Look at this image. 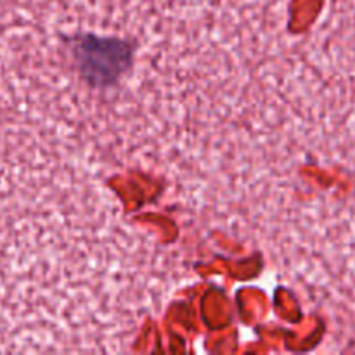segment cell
Segmentation results:
<instances>
[{
	"label": "cell",
	"instance_id": "1",
	"mask_svg": "<svg viewBox=\"0 0 355 355\" xmlns=\"http://www.w3.org/2000/svg\"><path fill=\"white\" fill-rule=\"evenodd\" d=\"M75 54L83 76L94 82H110L123 69V45L110 38H80Z\"/></svg>",
	"mask_w": 355,
	"mask_h": 355
}]
</instances>
